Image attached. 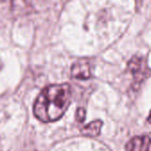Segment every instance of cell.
<instances>
[{
    "mask_svg": "<svg viewBox=\"0 0 151 151\" xmlns=\"http://www.w3.org/2000/svg\"><path fill=\"white\" fill-rule=\"evenodd\" d=\"M101 126L102 122L101 120H95L93 122H91L82 129V134L86 136H97L101 133Z\"/></svg>",
    "mask_w": 151,
    "mask_h": 151,
    "instance_id": "277c9868",
    "label": "cell"
},
{
    "mask_svg": "<svg viewBox=\"0 0 151 151\" xmlns=\"http://www.w3.org/2000/svg\"><path fill=\"white\" fill-rule=\"evenodd\" d=\"M85 116H86V113H85V111L84 108H79L77 109V114H76V119L77 121L79 122H83L85 119Z\"/></svg>",
    "mask_w": 151,
    "mask_h": 151,
    "instance_id": "5b68a950",
    "label": "cell"
},
{
    "mask_svg": "<svg viewBox=\"0 0 151 151\" xmlns=\"http://www.w3.org/2000/svg\"><path fill=\"white\" fill-rule=\"evenodd\" d=\"M71 76L78 80H87L92 76L90 64L85 60L76 62L71 67Z\"/></svg>",
    "mask_w": 151,
    "mask_h": 151,
    "instance_id": "7a4b0ae2",
    "label": "cell"
},
{
    "mask_svg": "<svg viewBox=\"0 0 151 151\" xmlns=\"http://www.w3.org/2000/svg\"><path fill=\"white\" fill-rule=\"evenodd\" d=\"M125 151H151V139L149 136L133 137L126 144Z\"/></svg>",
    "mask_w": 151,
    "mask_h": 151,
    "instance_id": "3957f363",
    "label": "cell"
},
{
    "mask_svg": "<svg viewBox=\"0 0 151 151\" xmlns=\"http://www.w3.org/2000/svg\"><path fill=\"white\" fill-rule=\"evenodd\" d=\"M71 97L72 91L69 84H53L44 88L34 104L35 117L45 123L60 119L68 110Z\"/></svg>",
    "mask_w": 151,
    "mask_h": 151,
    "instance_id": "6da1fadb",
    "label": "cell"
},
{
    "mask_svg": "<svg viewBox=\"0 0 151 151\" xmlns=\"http://www.w3.org/2000/svg\"><path fill=\"white\" fill-rule=\"evenodd\" d=\"M148 121H149V122L151 124V112H150V116H149V118H148Z\"/></svg>",
    "mask_w": 151,
    "mask_h": 151,
    "instance_id": "8992f818",
    "label": "cell"
}]
</instances>
